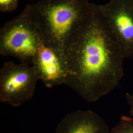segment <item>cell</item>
Returning <instances> with one entry per match:
<instances>
[{
  "mask_svg": "<svg viewBox=\"0 0 133 133\" xmlns=\"http://www.w3.org/2000/svg\"><path fill=\"white\" fill-rule=\"evenodd\" d=\"M111 133H133V119L131 116H121L119 122L111 129Z\"/></svg>",
  "mask_w": 133,
  "mask_h": 133,
  "instance_id": "obj_8",
  "label": "cell"
},
{
  "mask_svg": "<svg viewBox=\"0 0 133 133\" xmlns=\"http://www.w3.org/2000/svg\"><path fill=\"white\" fill-rule=\"evenodd\" d=\"M31 64L39 80L48 88L65 84L70 75L65 52L50 48L43 42Z\"/></svg>",
  "mask_w": 133,
  "mask_h": 133,
  "instance_id": "obj_6",
  "label": "cell"
},
{
  "mask_svg": "<svg viewBox=\"0 0 133 133\" xmlns=\"http://www.w3.org/2000/svg\"><path fill=\"white\" fill-rule=\"evenodd\" d=\"M38 80L31 65L6 62L0 70V102L21 105L33 98Z\"/></svg>",
  "mask_w": 133,
  "mask_h": 133,
  "instance_id": "obj_4",
  "label": "cell"
},
{
  "mask_svg": "<svg viewBox=\"0 0 133 133\" xmlns=\"http://www.w3.org/2000/svg\"><path fill=\"white\" fill-rule=\"evenodd\" d=\"M32 1H34V0H32Z\"/></svg>",
  "mask_w": 133,
  "mask_h": 133,
  "instance_id": "obj_11",
  "label": "cell"
},
{
  "mask_svg": "<svg viewBox=\"0 0 133 133\" xmlns=\"http://www.w3.org/2000/svg\"><path fill=\"white\" fill-rule=\"evenodd\" d=\"M55 133H111L105 122L90 110H77L64 116Z\"/></svg>",
  "mask_w": 133,
  "mask_h": 133,
  "instance_id": "obj_7",
  "label": "cell"
},
{
  "mask_svg": "<svg viewBox=\"0 0 133 133\" xmlns=\"http://www.w3.org/2000/svg\"><path fill=\"white\" fill-rule=\"evenodd\" d=\"M89 0H39L29 4L43 42L65 52L90 12Z\"/></svg>",
  "mask_w": 133,
  "mask_h": 133,
  "instance_id": "obj_2",
  "label": "cell"
},
{
  "mask_svg": "<svg viewBox=\"0 0 133 133\" xmlns=\"http://www.w3.org/2000/svg\"><path fill=\"white\" fill-rule=\"evenodd\" d=\"M126 101L129 107L130 116L133 119V93H127L125 96Z\"/></svg>",
  "mask_w": 133,
  "mask_h": 133,
  "instance_id": "obj_10",
  "label": "cell"
},
{
  "mask_svg": "<svg viewBox=\"0 0 133 133\" xmlns=\"http://www.w3.org/2000/svg\"><path fill=\"white\" fill-rule=\"evenodd\" d=\"M98 5L125 58L133 57V0H110Z\"/></svg>",
  "mask_w": 133,
  "mask_h": 133,
  "instance_id": "obj_5",
  "label": "cell"
},
{
  "mask_svg": "<svg viewBox=\"0 0 133 133\" xmlns=\"http://www.w3.org/2000/svg\"><path fill=\"white\" fill-rule=\"evenodd\" d=\"M65 54L70 75L65 85L87 102L97 101L114 90L124 76L125 58L94 3Z\"/></svg>",
  "mask_w": 133,
  "mask_h": 133,
  "instance_id": "obj_1",
  "label": "cell"
},
{
  "mask_svg": "<svg viewBox=\"0 0 133 133\" xmlns=\"http://www.w3.org/2000/svg\"><path fill=\"white\" fill-rule=\"evenodd\" d=\"M43 42L41 31L31 15L29 4L16 17L0 30V54L16 58L29 64Z\"/></svg>",
  "mask_w": 133,
  "mask_h": 133,
  "instance_id": "obj_3",
  "label": "cell"
},
{
  "mask_svg": "<svg viewBox=\"0 0 133 133\" xmlns=\"http://www.w3.org/2000/svg\"><path fill=\"white\" fill-rule=\"evenodd\" d=\"M19 0H0V11L7 13L14 11L18 6Z\"/></svg>",
  "mask_w": 133,
  "mask_h": 133,
  "instance_id": "obj_9",
  "label": "cell"
}]
</instances>
